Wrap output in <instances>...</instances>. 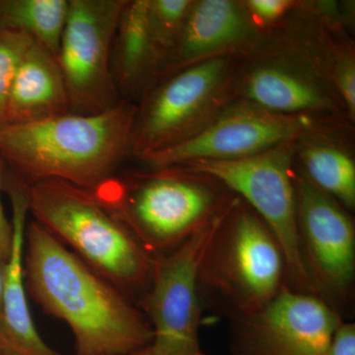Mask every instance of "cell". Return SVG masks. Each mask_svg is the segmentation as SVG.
<instances>
[{
  "instance_id": "cell-25",
  "label": "cell",
  "mask_w": 355,
  "mask_h": 355,
  "mask_svg": "<svg viewBox=\"0 0 355 355\" xmlns=\"http://www.w3.org/2000/svg\"><path fill=\"white\" fill-rule=\"evenodd\" d=\"M324 355H355V324L343 322Z\"/></svg>"
},
{
  "instance_id": "cell-19",
  "label": "cell",
  "mask_w": 355,
  "mask_h": 355,
  "mask_svg": "<svg viewBox=\"0 0 355 355\" xmlns=\"http://www.w3.org/2000/svg\"><path fill=\"white\" fill-rule=\"evenodd\" d=\"M305 177L338 203L349 209L355 205V164L338 147L324 144H309L301 153Z\"/></svg>"
},
{
  "instance_id": "cell-23",
  "label": "cell",
  "mask_w": 355,
  "mask_h": 355,
  "mask_svg": "<svg viewBox=\"0 0 355 355\" xmlns=\"http://www.w3.org/2000/svg\"><path fill=\"white\" fill-rule=\"evenodd\" d=\"M243 6L252 19L272 23L282 18L293 6V2L289 0H250Z\"/></svg>"
},
{
  "instance_id": "cell-5",
  "label": "cell",
  "mask_w": 355,
  "mask_h": 355,
  "mask_svg": "<svg viewBox=\"0 0 355 355\" xmlns=\"http://www.w3.org/2000/svg\"><path fill=\"white\" fill-rule=\"evenodd\" d=\"M198 286L200 296L231 318L261 309L288 287L279 243L240 198H234L207 245Z\"/></svg>"
},
{
  "instance_id": "cell-26",
  "label": "cell",
  "mask_w": 355,
  "mask_h": 355,
  "mask_svg": "<svg viewBox=\"0 0 355 355\" xmlns=\"http://www.w3.org/2000/svg\"><path fill=\"white\" fill-rule=\"evenodd\" d=\"M4 263L0 261V355H13L7 340L4 327L3 310H2V296H3Z\"/></svg>"
},
{
  "instance_id": "cell-10",
  "label": "cell",
  "mask_w": 355,
  "mask_h": 355,
  "mask_svg": "<svg viewBox=\"0 0 355 355\" xmlns=\"http://www.w3.org/2000/svg\"><path fill=\"white\" fill-rule=\"evenodd\" d=\"M231 319L233 355H324L343 322L323 298L288 287L261 309Z\"/></svg>"
},
{
  "instance_id": "cell-7",
  "label": "cell",
  "mask_w": 355,
  "mask_h": 355,
  "mask_svg": "<svg viewBox=\"0 0 355 355\" xmlns=\"http://www.w3.org/2000/svg\"><path fill=\"white\" fill-rule=\"evenodd\" d=\"M293 149L282 144L265 153L234 160H198L182 169L211 178L238 193L265 222L286 257L287 286L318 295L299 244Z\"/></svg>"
},
{
  "instance_id": "cell-6",
  "label": "cell",
  "mask_w": 355,
  "mask_h": 355,
  "mask_svg": "<svg viewBox=\"0 0 355 355\" xmlns=\"http://www.w3.org/2000/svg\"><path fill=\"white\" fill-rule=\"evenodd\" d=\"M232 85L230 55L202 60L159 78L137 107L130 154L140 160L200 132L218 116Z\"/></svg>"
},
{
  "instance_id": "cell-20",
  "label": "cell",
  "mask_w": 355,
  "mask_h": 355,
  "mask_svg": "<svg viewBox=\"0 0 355 355\" xmlns=\"http://www.w3.org/2000/svg\"><path fill=\"white\" fill-rule=\"evenodd\" d=\"M193 4L191 0H148L149 29L162 67L177 43Z\"/></svg>"
},
{
  "instance_id": "cell-18",
  "label": "cell",
  "mask_w": 355,
  "mask_h": 355,
  "mask_svg": "<svg viewBox=\"0 0 355 355\" xmlns=\"http://www.w3.org/2000/svg\"><path fill=\"white\" fill-rule=\"evenodd\" d=\"M69 0H0V30L24 33L57 58Z\"/></svg>"
},
{
  "instance_id": "cell-14",
  "label": "cell",
  "mask_w": 355,
  "mask_h": 355,
  "mask_svg": "<svg viewBox=\"0 0 355 355\" xmlns=\"http://www.w3.org/2000/svg\"><path fill=\"white\" fill-rule=\"evenodd\" d=\"M3 191L9 196L12 209V246L8 260L4 263L3 310L4 327L13 355H60L51 349L40 335L31 316L24 273V241L29 214L25 186L6 169Z\"/></svg>"
},
{
  "instance_id": "cell-2",
  "label": "cell",
  "mask_w": 355,
  "mask_h": 355,
  "mask_svg": "<svg viewBox=\"0 0 355 355\" xmlns=\"http://www.w3.org/2000/svg\"><path fill=\"white\" fill-rule=\"evenodd\" d=\"M137 106L121 100L98 114L67 113L0 130V159L28 186L60 180L94 191L130 154Z\"/></svg>"
},
{
  "instance_id": "cell-24",
  "label": "cell",
  "mask_w": 355,
  "mask_h": 355,
  "mask_svg": "<svg viewBox=\"0 0 355 355\" xmlns=\"http://www.w3.org/2000/svg\"><path fill=\"white\" fill-rule=\"evenodd\" d=\"M6 167L0 159V261L6 263L12 246L13 228L11 219L7 217L1 200V193L3 191V180Z\"/></svg>"
},
{
  "instance_id": "cell-3",
  "label": "cell",
  "mask_w": 355,
  "mask_h": 355,
  "mask_svg": "<svg viewBox=\"0 0 355 355\" xmlns=\"http://www.w3.org/2000/svg\"><path fill=\"white\" fill-rule=\"evenodd\" d=\"M25 190L35 221L132 300L144 297L154 257L92 191L60 180Z\"/></svg>"
},
{
  "instance_id": "cell-22",
  "label": "cell",
  "mask_w": 355,
  "mask_h": 355,
  "mask_svg": "<svg viewBox=\"0 0 355 355\" xmlns=\"http://www.w3.org/2000/svg\"><path fill=\"white\" fill-rule=\"evenodd\" d=\"M334 79L338 95L349 114H355V65L352 55H343L334 67Z\"/></svg>"
},
{
  "instance_id": "cell-4",
  "label": "cell",
  "mask_w": 355,
  "mask_h": 355,
  "mask_svg": "<svg viewBox=\"0 0 355 355\" xmlns=\"http://www.w3.org/2000/svg\"><path fill=\"white\" fill-rule=\"evenodd\" d=\"M114 175L92 191L154 258L169 253L232 202L214 184L179 167Z\"/></svg>"
},
{
  "instance_id": "cell-21",
  "label": "cell",
  "mask_w": 355,
  "mask_h": 355,
  "mask_svg": "<svg viewBox=\"0 0 355 355\" xmlns=\"http://www.w3.org/2000/svg\"><path fill=\"white\" fill-rule=\"evenodd\" d=\"M34 40L24 33L0 30V130L7 125V108L14 77Z\"/></svg>"
},
{
  "instance_id": "cell-27",
  "label": "cell",
  "mask_w": 355,
  "mask_h": 355,
  "mask_svg": "<svg viewBox=\"0 0 355 355\" xmlns=\"http://www.w3.org/2000/svg\"><path fill=\"white\" fill-rule=\"evenodd\" d=\"M128 355H155L153 352V349H151L150 345L147 347H144V349L139 350V352H133L132 354Z\"/></svg>"
},
{
  "instance_id": "cell-1",
  "label": "cell",
  "mask_w": 355,
  "mask_h": 355,
  "mask_svg": "<svg viewBox=\"0 0 355 355\" xmlns=\"http://www.w3.org/2000/svg\"><path fill=\"white\" fill-rule=\"evenodd\" d=\"M24 273L31 297L69 326L76 355H128L153 343L132 299L35 220L26 226Z\"/></svg>"
},
{
  "instance_id": "cell-17",
  "label": "cell",
  "mask_w": 355,
  "mask_h": 355,
  "mask_svg": "<svg viewBox=\"0 0 355 355\" xmlns=\"http://www.w3.org/2000/svg\"><path fill=\"white\" fill-rule=\"evenodd\" d=\"M241 91L250 104L286 116H304L333 107L316 77L280 60L254 67L243 79Z\"/></svg>"
},
{
  "instance_id": "cell-9",
  "label": "cell",
  "mask_w": 355,
  "mask_h": 355,
  "mask_svg": "<svg viewBox=\"0 0 355 355\" xmlns=\"http://www.w3.org/2000/svg\"><path fill=\"white\" fill-rule=\"evenodd\" d=\"M123 3L125 0H69L57 60L71 113H101L121 100L111 60Z\"/></svg>"
},
{
  "instance_id": "cell-15",
  "label": "cell",
  "mask_w": 355,
  "mask_h": 355,
  "mask_svg": "<svg viewBox=\"0 0 355 355\" xmlns=\"http://www.w3.org/2000/svg\"><path fill=\"white\" fill-rule=\"evenodd\" d=\"M71 113L64 76L57 58L33 42L14 77L7 125L34 123Z\"/></svg>"
},
{
  "instance_id": "cell-12",
  "label": "cell",
  "mask_w": 355,
  "mask_h": 355,
  "mask_svg": "<svg viewBox=\"0 0 355 355\" xmlns=\"http://www.w3.org/2000/svg\"><path fill=\"white\" fill-rule=\"evenodd\" d=\"M295 193L303 261L318 295L333 306L349 298L354 282V225L342 205L305 176L295 177Z\"/></svg>"
},
{
  "instance_id": "cell-8",
  "label": "cell",
  "mask_w": 355,
  "mask_h": 355,
  "mask_svg": "<svg viewBox=\"0 0 355 355\" xmlns=\"http://www.w3.org/2000/svg\"><path fill=\"white\" fill-rule=\"evenodd\" d=\"M232 202L183 244L154 258L150 286L139 301L153 329L154 354L205 355L200 342L198 268Z\"/></svg>"
},
{
  "instance_id": "cell-13",
  "label": "cell",
  "mask_w": 355,
  "mask_h": 355,
  "mask_svg": "<svg viewBox=\"0 0 355 355\" xmlns=\"http://www.w3.org/2000/svg\"><path fill=\"white\" fill-rule=\"evenodd\" d=\"M254 28L243 4L229 0L193 1L177 43L156 80L196 62L229 55L254 39Z\"/></svg>"
},
{
  "instance_id": "cell-11",
  "label": "cell",
  "mask_w": 355,
  "mask_h": 355,
  "mask_svg": "<svg viewBox=\"0 0 355 355\" xmlns=\"http://www.w3.org/2000/svg\"><path fill=\"white\" fill-rule=\"evenodd\" d=\"M307 116H286L246 106L221 112L200 132L140 161L151 169L198 160H234L291 144L312 128Z\"/></svg>"
},
{
  "instance_id": "cell-16",
  "label": "cell",
  "mask_w": 355,
  "mask_h": 355,
  "mask_svg": "<svg viewBox=\"0 0 355 355\" xmlns=\"http://www.w3.org/2000/svg\"><path fill=\"white\" fill-rule=\"evenodd\" d=\"M112 73L121 100L144 94L159 76V57L148 23V0H125L114 32Z\"/></svg>"
}]
</instances>
